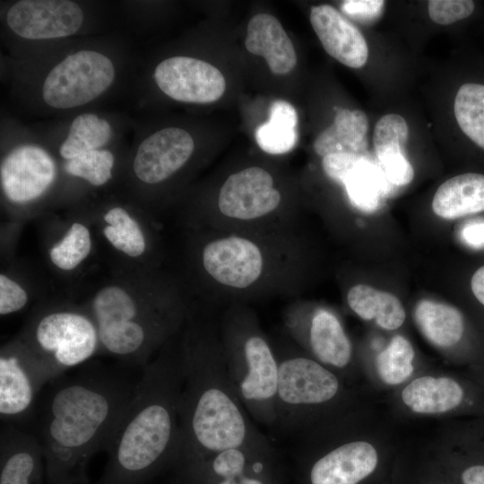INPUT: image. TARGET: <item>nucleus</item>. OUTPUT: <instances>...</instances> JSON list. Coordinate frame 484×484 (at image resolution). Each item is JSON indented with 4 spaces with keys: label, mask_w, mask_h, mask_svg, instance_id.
<instances>
[{
    "label": "nucleus",
    "mask_w": 484,
    "mask_h": 484,
    "mask_svg": "<svg viewBox=\"0 0 484 484\" xmlns=\"http://www.w3.org/2000/svg\"><path fill=\"white\" fill-rule=\"evenodd\" d=\"M65 374L47 385L30 432L42 450L48 484H89L88 464L113 439L141 375L104 368Z\"/></svg>",
    "instance_id": "obj_1"
},
{
    "label": "nucleus",
    "mask_w": 484,
    "mask_h": 484,
    "mask_svg": "<svg viewBox=\"0 0 484 484\" xmlns=\"http://www.w3.org/2000/svg\"><path fill=\"white\" fill-rule=\"evenodd\" d=\"M179 357H160L144 367L134 397L106 449L108 462L96 484H144L177 462L181 446Z\"/></svg>",
    "instance_id": "obj_2"
},
{
    "label": "nucleus",
    "mask_w": 484,
    "mask_h": 484,
    "mask_svg": "<svg viewBox=\"0 0 484 484\" xmlns=\"http://www.w3.org/2000/svg\"><path fill=\"white\" fill-rule=\"evenodd\" d=\"M179 359L181 446L177 463L186 470L224 450L272 445L238 397L222 352L203 345L188 348Z\"/></svg>",
    "instance_id": "obj_3"
},
{
    "label": "nucleus",
    "mask_w": 484,
    "mask_h": 484,
    "mask_svg": "<svg viewBox=\"0 0 484 484\" xmlns=\"http://www.w3.org/2000/svg\"><path fill=\"white\" fill-rule=\"evenodd\" d=\"M278 358V357H277ZM276 425L287 434L307 433L341 394L338 376L317 360L301 355L278 358Z\"/></svg>",
    "instance_id": "obj_4"
},
{
    "label": "nucleus",
    "mask_w": 484,
    "mask_h": 484,
    "mask_svg": "<svg viewBox=\"0 0 484 484\" xmlns=\"http://www.w3.org/2000/svg\"><path fill=\"white\" fill-rule=\"evenodd\" d=\"M27 349L51 381L90 359L98 350L97 326L80 313L59 311L39 319Z\"/></svg>",
    "instance_id": "obj_5"
},
{
    "label": "nucleus",
    "mask_w": 484,
    "mask_h": 484,
    "mask_svg": "<svg viewBox=\"0 0 484 484\" xmlns=\"http://www.w3.org/2000/svg\"><path fill=\"white\" fill-rule=\"evenodd\" d=\"M116 79L113 60L102 52L81 49L65 56L46 74L41 99L49 108L72 109L101 96Z\"/></svg>",
    "instance_id": "obj_6"
},
{
    "label": "nucleus",
    "mask_w": 484,
    "mask_h": 484,
    "mask_svg": "<svg viewBox=\"0 0 484 484\" xmlns=\"http://www.w3.org/2000/svg\"><path fill=\"white\" fill-rule=\"evenodd\" d=\"M92 310L103 349L134 365H143L151 334L133 298L119 287H105L95 296Z\"/></svg>",
    "instance_id": "obj_7"
},
{
    "label": "nucleus",
    "mask_w": 484,
    "mask_h": 484,
    "mask_svg": "<svg viewBox=\"0 0 484 484\" xmlns=\"http://www.w3.org/2000/svg\"><path fill=\"white\" fill-rule=\"evenodd\" d=\"M51 378L24 348L0 356V417L2 423L25 428L31 421L38 398Z\"/></svg>",
    "instance_id": "obj_8"
},
{
    "label": "nucleus",
    "mask_w": 484,
    "mask_h": 484,
    "mask_svg": "<svg viewBox=\"0 0 484 484\" xmlns=\"http://www.w3.org/2000/svg\"><path fill=\"white\" fill-rule=\"evenodd\" d=\"M160 90L168 97L186 103H210L219 99L226 81L218 68L197 58L176 56L162 60L153 74Z\"/></svg>",
    "instance_id": "obj_9"
},
{
    "label": "nucleus",
    "mask_w": 484,
    "mask_h": 484,
    "mask_svg": "<svg viewBox=\"0 0 484 484\" xmlns=\"http://www.w3.org/2000/svg\"><path fill=\"white\" fill-rule=\"evenodd\" d=\"M84 14L77 3L69 0H21L6 13L11 30L26 39H54L75 34Z\"/></svg>",
    "instance_id": "obj_10"
},
{
    "label": "nucleus",
    "mask_w": 484,
    "mask_h": 484,
    "mask_svg": "<svg viewBox=\"0 0 484 484\" xmlns=\"http://www.w3.org/2000/svg\"><path fill=\"white\" fill-rule=\"evenodd\" d=\"M55 177L52 157L39 146L14 148L1 162V186L7 199L13 203H26L39 197Z\"/></svg>",
    "instance_id": "obj_11"
},
{
    "label": "nucleus",
    "mask_w": 484,
    "mask_h": 484,
    "mask_svg": "<svg viewBox=\"0 0 484 484\" xmlns=\"http://www.w3.org/2000/svg\"><path fill=\"white\" fill-rule=\"evenodd\" d=\"M281 194L272 176L264 169L251 167L229 176L219 194V208L228 217L252 220L276 209Z\"/></svg>",
    "instance_id": "obj_12"
},
{
    "label": "nucleus",
    "mask_w": 484,
    "mask_h": 484,
    "mask_svg": "<svg viewBox=\"0 0 484 484\" xmlns=\"http://www.w3.org/2000/svg\"><path fill=\"white\" fill-rule=\"evenodd\" d=\"M194 149V140L187 131L179 127L160 129L139 144L133 170L146 184L162 182L188 160Z\"/></svg>",
    "instance_id": "obj_13"
},
{
    "label": "nucleus",
    "mask_w": 484,
    "mask_h": 484,
    "mask_svg": "<svg viewBox=\"0 0 484 484\" xmlns=\"http://www.w3.org/2000/svg\"><path fill=\"white\" fill-rule=\"evenodd\" d=\"M206 272L218 282L243 289L261 274L263 258L257 246L244 238L229 237L209 243L203 249Z\"/></svg>",
    "instance_id": "obj_14"
},
{
    "label": "nucleus",
    "mask_w": 484,
    "mask_h": 484,
    "mask_svg": "<svg viewBox=\"0 0 484 484\" xmlns=\"http://www.w3.org/2000/svg\"><path fill=\"white\" fill-rule=\"evenodd\" d=\"M378 464V453L365 440L341 442L326 450L312 463L310 484H359Z\"/></svg>",
    "instance_id": "obj_15"
},
{
    "label": "nucleus",
    "mask_w": 484,
    "mask_h": 484,
    "mask_svg": "<svg viewBox=\"0 0 484 484\" xmlns=\"http://www.w3.org/2000/svg\"><path fill=\"white\" fill-rule=\"evenodd\" d=\"M44 473L42 450L30 430L2 423L0 484H42Z\"/></svg>",
    "instance_id": "obj_16"
},
{
    "label": "nucleus",
    "mask_w": 484,
    "mask_h": 484,
    "mask_svg": "<svg viewBox=\"0 0 484 484\" xmlns=\"http://www.w3.org/2000/svg\"><path fill=\"white\" fill-rule=\"evenodd\" d=\"M310 22L324 50L331 56L351 68H360L367 63L368 48L364 36L333 6H313Z\"/></svg>",
    "instance_id": "obj_17"
},
{
    "label": "nucleus",
    "mask_w": 484,
    "mask_h": 484,
    "mask_svg": "<svg viewBox=\"0 0 484 484\" xmlns=\"http://www.w3.org/2000/svg\"><path fill=\"white\" fill-rule=\"evenodd\" d=\"M409 127L397 114L383 116L376 124L373 145L386 180L394 186L411 182L414 170L405 154Z\"/></svg>",
    "instance_id": "obj_18"
},
{
    "label": "nucleus",
    "mask_w": 484,
    "mask_h": 484,
    "mask_svg": "<svg viewBox=\"0 0 484 484\" xmlns=\"http://www.w3.org/2000/svg\"><path fill=\"white\" fill-rule=\"evenodd\" d=\"M245 45L250 53L264 57L276 74L290 73L297 64L290 39L277 18L271 14L258 13L251 18Z\"/></svg>",
    "instance_id": "obj_19"
},
{
    "label": "nucleus",
    "mask_w": 484,
    "mask_h": 484,
    "mask_svg": "<svg viewBox=\"0 0 484 484\" xmlns=\"http://www.w3.org/2000/svg\"><path fill=\"white\" fill-rule=\"evenodd\" d=\"M468 393L457 380L447 376H424L411 381L402 391V402L419 414H440L462 407Z\"/></svg>",
    "instance_id": "obj_20"
},
{
    "label": "nucleus",
    "mask_w": 484,
    "mask_h": 484,
    "mask_svg": "<svg viewBox=\"0 0 484 484\" xmlns=\"http://www.w3.org/2000/svg\"><path fill=\"white\" fill-rule=\"evenodd\" d=\"M434 213L445 220L484 211V174L466 172L445 181L432 201Z\"/></svg>",
    "instance_id": "obj_21"
},
{
    "label": "nucleus",
    "mask_w": 484,
    "mask_h": 484,
    "mask_svg": "<svg viewBox=\"0 0 484 484\" xmlns=\"http://www.w3.org/2000/svg\"><path fill=\"white\" fill-rule=\"evenodd\" d=\"M368 119L361 110L340 109L333 123L316 137L314 150L320 156L351 153L367 156Z\"/></svg>",
    "instance_id": "obj_22"
},
{
    "label": "nucleus",
    "mask_w": 484,
    "mask_h": 484,
    "mask_svg": "<svg viewBox=\"0 0 484 484\" xmlns=\"http://www.w3.org/2000/svg\"><path fill=\"white\" fill-rule=\"evenodd\" d=\"M309 346L315 360L336 369L345 368L352 357L351 343L339 319L320 309L311 320Z\"/></svg>",
    "instance_id": "obj_23"
},
{
    "label": "nucleus",
    "mask_w": 484,
    "mask_h": 484,
    "mask_svg": "<svg viewBox=\"0 0 484 484\" xmlns=\"http://www.w3.org/2000/svg\"><path fill=\"white\" fill-rule=\"evenodd\" d=\"M413 318L422 335L436 347H453L464 333L465 324L462 313L445 303L420 300L414 308Z\"/></svg>",
    "instance_id": "obj_24"
},
{
    "label": "nucleus",
    "mask_w": 484,
    "mask_h": 484,
    "mask_svg": "<svg viewBox=\"0 0 484 484\" xmlns=\"http://www.w3.org/2000/svg\"><path fill=\"white\" fill-rule=\"evenodd\" d=\"M347 301L360 318L374 319L385 330L398 329L404 323L405 310L398 298L389 292L358 284L349 290Z\"/></svg>",
    "instance_id": "obj_25"
},
{
    "label": "nucleus",
    "mask_w": 484,
    "mask_h": 484,
    "mask_svg": "<svg viewBox=\"0 0 484 484\" xmlns=\"http://www.w3.org/2000/svg\"><path fill=\"white\" fill-rule=\"evenodd\" d=\"M298 114L285 100H275L270 108L269 120L255 130L259 147L270 154H283L291 151L298 142Z\"/></svg>",
    "instance_id": "obj_26"
},
{
    "label": "nucleus",
    "mask_w": 484,
    "mask_h": 484,
    "mask_svg": "<svg viewBox=\"0 0 484 484\" xmlns=\"http://www.w3.org/2000/svg\"><path fill=\"white\" fill-rule=\"evenodd\" d=\"M457 125L476 148L484 152V81H467L458 88L454 100Z\"/></svg>",
    "instance_id": "obj_27"
},
{
    "label": "nucleus",
    "mask_w": 484,
    "mask_h": 484,
    "mask_svg": "<svg viewBox=\"0 0 484 484\" xmlns=\"http://www.w3.org/2000/svg\"><path fill=\"white\" fill-rule=\"evenodd\" d=\"M111 133V125L106 119L93 113L80 114L73 120L59 153L68 160L99 150L109 141Z\"/></svg>",
    "instance_id": "obj_28"
},
{
    "label": "nucleus",
    "mask_w": 484,
    "mask_h": 484,
    "mask_svg": "<svg viewBox=\"0 0 484 484\" xmlns=\"http://www.w3.org/2000/svg\"><path fill=\"white\" fill-rule=\"evenodd\" d=\"M382 176L385 177L367 156L360 158L341 182L351 203L363 212L376 210L385 190Z\"/></svg>",
    "instance_id": "obj_29"
},
{
    "label": "nucleus",
    "mask_w": 484,
    "mask_h": 484,
    "mask_svg": "<svg viewBox=\"0 0 484 484\" xmlns=\"http://www.w3.org/2000/svg\"><path fill=\"white\" fill-rule=\"evenodd\" d=\"M415 352L403 336H394L376 357V367L380 379L389 385H400L413 373Z\"/></svg>",
    "instance_id": "obj_30"
},
{
    "label": "nucleus",
    "mask_w": 484,
    "mask_h": 484,
    "mask_svg": "<svg viewBox=\"0 0 484 484\" xmlns=\"http://www.w3.org/2000/svg\"><path fill=\"white\" fill-rule=\"evenodd\" d=\"M104 220L108 226L103 232L113 246L129 256H138L144 252V236L137 221L125 210L112 208L105 214Z\"/></svg>",
    "instance_id": "obj_31"
},
{
    "label": "nucleus",
    "mask_w": 484,
    "mask_h": 484,
    "mask_svg": "<svg viewBox=\"0 0 484 484\" xmlns=\"http://www.w3.org/2000/svg\"><path fill=\"white\" fill-rule=\"evenodd\" d=\"M89 229L81 223H73L65 238L50 251L52 263L62 270H72L82 263L91 251Z\"/></svg>",
    "instance_id": "obj_32"
},
{
    "label": "nucleus",
    "mask_w": 484,
    "mask_h": 484,
    "mask_svg": "<svg viewBox=\"0 0 484 484\" xmlns=\"http://www.w3.org/2000/svg\"><path fill=\"white\" fill-rule=\"evenodd\" d=\"M114 156L108 150H93L68 160L65 170L95 186L106 184L112 176Z\"/></svg>",
    "instance_id": "obj_33"
},
{
    "label": "nucleus",
    "mask_w": 484,
    "mask_h": 484,
    "mask_svg": "<svg viewBox=\"0 0 484 484\" xmlns=\"http://www.w3.org/2000/svg\"><path fill=\"white\" fill-rule=\"evenodd\" d=\"M428 9L434 22L449 25L470 18L476 10V4L471 0H430Z\"/></svg>",
    "instance_id": "obj_34"
},
{
    "label": "nucleus",
    "mask_w": 484,
    "mask_h": 484,
    "mask_svg": "<svg viewBox=\"0 0 484 484\" xmlns=\"http://www.w3.org/2000/svg\"><path fill=\"white\" fill-rule=\"evenodd\" d=\"M27 293L7 276L0 275V314L2 315L21 310L27 303Z\"/></svg>",
    "instance_id": "obj_35"
},
{
    "label": "nucleus",
    "mask_w": 484,
    "mask_h": 484,
    "mask_svg": "<svg viewBox=\"0 0 484 484\" xmlns=\"http://www.w3.org/2000/svg\"><path fill=\"white\" fill-rule=\"evenodd\" d=\"M362 157L351 153H333L323 157L322 165L330 178L341 183Z\"/></svg>",
    "instance_id": "obj_36"
},
{
    "label": "nucleus",
    "mask_w": 484,
    "mask_h": 484,
    "mask_svg": "<svg viewBox=\"0 0 484 484\" xmlns=\"http://www.w3.org/2000/svg\"><path fill=\"white\" fill-rule=\"evenodd\" d=\"M384 5L385 2L379 0H349L342 3L341 9L353 19L371 22L380 16Z\"/></svg>",
    "instance_id": "obj_37"
},
{
    "label": "nucleus",
    "mask_w": 484,
    "mask_h": 484,
    "mask_svg": "<svg viewBox=\"0 0 484 484\" xmlns=\"http://www.w3.org/2000/svg\"><path fill=\"white\" fill-rule=\"evenodd\" d=\"M477 459L466 463L460 473L461 484H484V459Z\"/></svg>",
    "instance_id": "obj_38"
},
{
    "label": "nucleus",
    "mask_w": 484,
    "mask_h": 484,
    "mask_svg": "<svg viewBox=\"0 0 484 484\" xmlns=\"http://www.w3.org/2000/svg\"><path fill=\"white\" fill-rule=\"evenodd\" d=\"M461 236L471 246H484V220L469 222L462 229Z\"/></svg>",
    "instance_id": "obj_39"
},
{
    "label": "nucleus",
    "mask_w": 484,
    "mask_h": 484,
    "mask_svg": "<svg viewBox=\"0 0 484 484\" xmlns=\"http://www.w3.org/2000/svg\"><path fill=\"white\" fill-rule=\"evenodd\" d=\"M471 288L475 298L484 306V265L472 275Z\"/></svg>",
    "instance_id": "obj_40"
}]
</instances>
